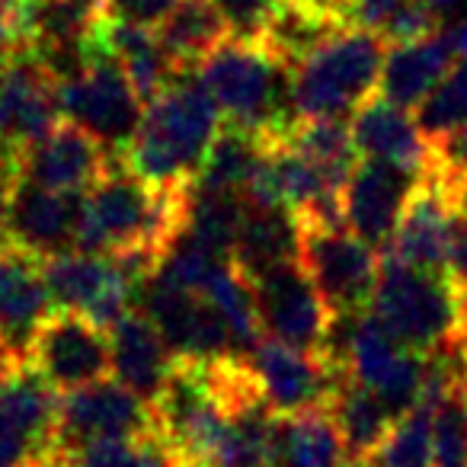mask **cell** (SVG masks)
Here are the masks:
<instances>
[{"label": "cell", "mask_w": 467, "mask_h": 467, "mask_svg": "<svg viewBox=\"0 0 467 467\" xmlns=\"http://www.w3.org/2000/svg\"><path fill=\"white\" fill-rule=\"evenodd\" d=\"M221 125L224 116L199 74L180 71L167 90L148 103L122 163L157 189H186L199 180Z\"/></svg>", "instance_id": "cell-1"}, {"label": "cell", "mask_w": 467, "mask_h": 467, "mask_svg": "<svg viewBox=\"0 0 467 467\" xmlns=\"http://www.w3.org/2000/svg\"><path fill=\"white\" fill-rule=\"evenodd\" d=\"M186 189H157L122 161L84 192L78 250L103 256L148 254L163 260L186 227Z\"/></svg>", "instance_id": "cell-2"}, {"label": "cell", "mask_w": 467, "mask_h": 467, "mask_svg": "<svg viewBox=\"0 0 467 467\" xmlns=\"http://www.w3.org/2000/svg\"><path fill=\"white\" fill-rule=\"evenodd\" d=\"M199 80L227 125L285 135L295 122V67L263 42L227 39L202 61Z\"/></svg>", "instance_id": "cell-3"}, {"label": "cell", "mask_w": 467, "mask_h": 467, "mask_svg": "<svg viewBox=\"0 0 467 467\" xmlns=\"http://www.w3.org/2000/svg\"><path fill=\"white\" fill-rule=\"evenodd\" d=\"M371 314L420 356L451 352L464 337V305L451 275L422 273L390 256H381Z\"/></svg>", "instance_id": "cell-4"}, {"label": "cell", "mask_w": 467, "mask_h": 467, "mask_svg": "<svg viewBox=\"0 0 467 467\" xmlns=\"http://www.w3.org/2000/svg\"><path fill=\"white\" fill-rule=\"evenodd\" d=\"M388 42L368 29H339L295 67V116L349 122L381 80Z\"/></svg>", "instance_id": "cell-5"}, {"label": "cell", "mask_w": 467, "mask_h": 467, "mask_svg": "<svg viewBox=\"0 0 467 467\" xmlns=\"http://www.w3.org/2000/svg\"><path fill=\"white\" fill-rule=\"evenodd\" d=\"M343 339L333 343L330 356L388 407L394 420L422 403L426 388V356L407 349L371 311L343 320Z\"/></svg>", "instance_id": "cell-6"}, {"label": "cell", "mask_w": 467, "mask_h": 467, "mask_svg": "<svg viewBox=\"0 0 467 467\" xmlns=\"http://www.w3.org/2000/svg\"><path fill=\"white\" fill-rule=\"evenodd\" d=\"M141 97L135 93L131 80L119 67V61L106 52L99 39V55L80 78L61 84V112L65 122L78 125L93 138L106 154L122 161L141 129Z\"/></svg>", "instance_id": "cell-7"}, {"label": "cell", "mask_w": 467, "mask_h": 467, "mask_svg": "<svg viewBox=\"0 0 467 467\" xmlns=\"http://www.w3.org/2000/svg\"><path fill=\"white\" fill-rule=\"evenodd\" d=\"M250 285H254L263 337L301 352H327L330 356L339 317L330 311L324 295L317 292L305 263H279Z\"/></svg>", "instance_id": "cell-8"}, {"label": "cell", "mask_w": 467, "mask_h": 467, "mask_svg": "<svg viewBox=\"0 0 467 467\" xmlns=\"http://www.w3.org/2000/svg\"><path fill=\"white\" fill-rule=\"evenodd\" d=\"M301 263L339 320L371 311L381 254L346 224H301Z\"/></svg>", "instance_id": "cell-9"}, {"label": "cell", "mask_w": 467, "mask_h": 467, "mask_svg": "<svg viewBox=\"0 0 467 467\" xmlns=\"http://www.w3.org/2000/svg\"><path fill=\"white\" fill-rule=\"evenodd\" d=\"M154 407L119 381H97L90 388L71 390L58 403V429H55L52 454H65L74 448L97 445V441H122L154 435Z\"/></svg>", "instance_id": "cell-10"}, {"label": "cell", "mask_w": 467, "mask_h": 467, "mask_svg": "<svg viewBox=\"0 0 467 467\" xmlns=\"http://www.w3.org/2000/svg\"><path fill=\"white\" fill-rule=\"evenodd\" d=\"M260 394L275 416L301 413L311 407H330L333 390L343 378V365L327 352H301L285 343L260 337L247 352Z\"/></svg>", "instance_id": "cell-11"}, {"label": "cell", "mask_w": 467, "mask_h": 467, "mask_svg": "<svg viewBox=\"0 0 467 467\" xmlns=\"http://www.w3.org/2000/svg\"><path fill=\"white\" fill-rule=\"evenodd\" d=\"M138 311L157 327L176 362H212L237 356L221 314L202 295L186 292L157 273L144 285Z\"/></svg>", "instance_id": "cell-12"}, {"label": "cell", "mask_w": 467, "mask_h": 467, "mask_svg": "<svg viewBox=\"0 0 467 467\" xmlns=\"http://www.w3.org/2000/svg\"><path fill=\"white\" fill-rule=\"evenodd\" d=\"M458 221L461 218L451 205L445 176L426 163V170L416 180L413 195H410L407 208L400 214L394 241L388 244V250L381 256H390V260L422 269V273L451 275Z\"/></svg>", "instance_id": "cell-13"}, {"label": "cell", "mask_w": 467, "mask_h": 467, "mask_svg": "<svg viewBox=\"0 0 467 467\" xmlns=\"http://www.w3.org/2000/svg\"><path fill=\"white\" fill-rule=\"evenodd\" d=\"M26 365H33L61 394L106 381L112 371L109 330L80 314L52 311V317L42 324L36 337Z\"/></svg>", "instance_id": "cell-14"}, {"label": "cell", "mask_w": 467, "mask_h": 467, "mask_svg": "<svg viewBox=\"0 0 467 467\" xmlns=\"http://www.w3.org/2000/svg\"><path fill=\"white\" fill-rule=\"evenodd\" d=\"M80 218H84L80 192H52L16 180L7 199V241L10 247L42 263L55 260L78 250Z\"/></svg>", "instance_id": "cell-15"}, {"label": "cell", "mask_w": 467, "mask_h": 467, "mask_svg": "<svg viewBox=\"0 0 467 467\" xmlns=\"http://www.w3.org/2000/svg\"><path fill=\"white\" fill-rule=\"evenodd\" d=\"M61 122L65 112L58 80L26 48L10 55L0 87V144L16 154L55 131Z\"/></svg>", "instance_id": "cell-16"}, {"label": "cell", "mask_w": 467, "mask_h": 467, "mask_svg": "<svg viewBox=\"0 0 467 467\" xmlns=\"http://www.w3.org/2000/svg\"><path fill=\"white\" fill-rule=\"evenodd\" d=\"M14 157H16V180L52 189V192H80V195L90 186H97L119 163L87 131H80L71 122H61L55 131H48L46 138H39L29 148L16 150Z\"/></svg>", "instance_id": "cell-17"}, {"label": "cell", "mask_w": 467, "mask_h": 467, "mask_svg": "<svg viewBox=\"0 0 467 467\" xmlns=\"http://www.w3.org/2000/svg\"><path fill=\"white\" fill-rule=\"evenodd\" d=\"M416 173L390 163L358 161L343 189V221L358 241L384 254L416 189Z\"/></svg>", "instance_id": "cell-18"}, {"label": "cell", "mask_w": 467, "mask_h": 467, "mask_svg": "<svg viewBox=\"0 0 467 467\" xmlns=\"http://www.w3.org/2000/svg\"><path fill=\"white\" fill-rule=\"evenodd\" d=\"M52 311L42 260L16 247L0 250V346L20 365L29 362L36 337Z\"/></svg>", "instance_id": "cell-19"}, {"label": "cell", "mask_w": 467, "mask_h": 467, "mask_svg": "<svg viewBox=\"0 0 467 467\" xmlns=\"http://www.w3.org/2000/svg\"><path fill=\"white\" fill-rule=\"evenodd\" d=\"M349 135L358 161L390 163L416 176H422L429 163V144L416 119L381 97H371L358 106L349 119Z\"/></svg>", "instance_id": "cell-20"}, {"label": "cell", "mask_w": 467, "mask_h": 467, "mask_svg": "<svg viewBox=\"0 0 467 467\" xmlns=\"http://www.w3.org/2000/svg\"><path fill=\"white\" fill-rule=\"evenodd\" d=\"M109 349L116 381L154 407L176 365L173 352L167 349L157 327L135 307L119 324L109 327Z\"/></svg>", "instance_id": "cell-21"}, {"label": "cell", "mask_w": 467, "mask_h": 467, "mask_svg": "<svg viewBox=\"0 0 467 467\" xmlns=\"http://www.w3.org/2000/svg\"><path fill=\"white\" fill-rule=\"evenodd\" d=\"M458 52H454L448 33L429 36V39L394 46L384 58L378 93L388 103L413 112L432 97V90L454 71Z\"/></svg>", "instance_id": "cell-22"}, {"label": "cell", "mask_w": 467, "mask_h": 467, "mask_svg": "<svg viewBox=\"0 0 467 467\" xmlns=\"http://www.w3.org/2000/svg\"><path fill=\"white\" fill-rule=\"evenodd\" d=\"M58 390L33 368L16 365V371L0 384V426L23 441L33 458H48L58 429Z\"/></svg>", "instance_id": "cell-23"}, {"label": "cell", "mask_w": 467, "mask_h": 467, "mask_svg": "<svg viewBox=\"0 0 467 467\" xmlns=\"http://www.w3.org/2000/svg\"><path fill=\"white\" fill-rule=\"evenodd\" d=\"M269 467H352L330 407L275 416Z\"/></svg>", "instance_id": "cell-24"}, {"label": "cell", "mask_w": 467, "mask_h": 467, "mask_svg": "<svg viewBox=\"0 0 467 467\" xmlns=\"http://www.w3.org/2000/svg\"><path fill=\"white\" fill-rule=\"evenodd\" d=\"M288 260H301V224L288 208H254L247 205L237 247L231 263L254 282L273 266Z\"/></svg>", "instance_id": "cell-25"}, {"label": "cell", "mask_w": 467, "mask_h": 467, "mask_svg": "<svg viewBox=\"0 0 467 467\" xmlns=\"http://www.w3.org/2000/svg\"><path fill=\"white\" fill-rule=\"evenodd\" d=\"M330 413L337 420L339 432L346 441V454H349V464L358 467L378 451V448L388 441V435L394 432V416L388 413L381 400H378L375 390H368L365 384H358L356 378L346 375L339 378L337 390H333Z\"/></svg>", "instance_id": "cell-26"}, {"label": "cell", "mask_w": 467, "mask_h": 467, "mask_svg": "<svg viewBox=\"0 0 467 467\" xmlns=\"http://www.w3.org/2000/svg\"><path fill=\"white\" fill-rule=\"evenodd\" d=\"M99 39H103L106 52L119 61V67L125 71V78L131 80L135 93L141 97V103H154L167 84L176 78V67L170 61V55L163 52L161 39L154 29H138L125 26V23H99Z\"/></svg>", "instance_id": "cell-27"}, {"label": "cell", "mask_w": 467, "mask_h": 467, "mask_svg": "<svg viewBox=\"0 0 467 467\" xmlns=\"http://www.w3.org/2000/svg\"><path fill=\"white\" fill-rule=\"evenodd\" d=\"M157 39L176 71H199L202 61L224 46L231 33L212 0H180V7L157 29Z\"/></svg>", "instance_id": "cell-28"}, {"label": "cell", "mask_w": 467, "mask_h": 467, "mask_svg": "<svg viewBox=\"0 0 467 467\" xmlns=\"http://www.w3.org/2000/svg\"><path fill=\"white\" fill-rule=\"evenodd\" d=\"M275 135H263L254 129H241V125H221L218 138H214L212 150H208L202 173L192 186L208 189V192H244L250 176L256 173L260 161L266 157L269 144Z\"/></svg>", "instance_id": "cell-29"}, {"label": "cell", "mask_w": 467, "mask_h": 467, "mask_svg": "<svg viewBox=\"0 0 467 467\" xmlns=\"http://www.w3.org/2000/svg\"><path fill=\"white\" fill-rule=\"evenodd\" d=\"M282 141L298 150L301 157H307L314 167H320L339 186H346V180L358 163L349 122H339V119H295L282 135Z\"/></svg>", "instance_id": "cell-30"}, {"label": "cell", "mask_w": 467, "mask_h": 467, "mask_svg": "<svg viewBox=\"0 0 467 467\" xmlns=\"http://www.w3.org/2000/svg\"><path fill=\"white\" fill-rule=\"evenodd\" d=\"M48 458H58L61 467H186V458L161 432L141 439L97 441Z\"/></svg>", "instance_id": "cell-31"}, {"label": "cell", "mask_w": 467, "mask_h": 467, "mask_svg": "<svg viewBox=\"0 0 467 467\" xmlns=\"http://www.w3.org/2000/svg\"><path fill=\"white\" fill-rule=\"evenodd\" d=\"M358 467H432V407L420 403L400 416L388 441Z\"/></svg>", "instance_id": "cell-32"}, {"label": "cell", "mask_w": 467, "mask_h": 467, "mask_svg": "<svg viewBox=\"0 0 467 467\" xmlns=\"http://www.w3.org/2000/svg\"><path fill=\"white\" fill-rule=\"evenodd\" d=\"M416 125H420L426 144H435L448 138L451 131L467 125V65L458 61L454 71L432 90V97L416 109Z\"/></svg>", "instance_id": "cell-33"}, {"label": "cell", "mask_w": 467, "mask_h": 467, "mask_svg": "<svg viewBox=\"0 0 467 467\" xmlns=\"http://www.w3.org/2000/svg\"><path fill=\"white\" fill-rule=\"evenodd\" d=\"M432 467H467V378L432 407Z\"/></svg>", "instance_id": "cell-34"}, {"label": "cell", "mask_w": 467, "mask_h": 467, "mask_svg": "<svg viewBox=\"0 0 467 467\" xmlns=\"http://www.w3.org/2000/svg\"><path fill=\"white\" fill-rule=\"evenodd\" d=\"M212 4L218 7L231 39L244 42H260L275 14L285 7V0H212Z\"/></svg>", "instance_id": "cell-35"}, {"label": "cell", "mask_w": 467, "mask_h": 467, "mask_svg": "<svg viewBox=\"0 0 467 467\" xmlns=\"http://www.w3.org/2000/svg\"><path fill=\"white\" fill-rule=\"evenodd\" d=\"M180 7V0H103V20L125 23L138 29H161L167 16Z\"/></svg>", "instance_id": "cell-36"}, {"label": "cell", "mask_w": 467, "mask_h": 467, "mask_svg": "<svg viewBox=\"0 0 467 467\" xmlns=\"http://www.w3.org/2000/svg\"><path fill=\"white\" fill-rule=\"evenodd\" d=\"M451 282L461 295V305H464V324H467V221H458V234H454Z\"/></svg>", "instance_id": "cell-37"}, {"label": "cell", "mask_w": 467, "mask_h": 467, "mask_svg": "<svg viewBox=\"0 0 467 467\" xmlns=\"http://www.w3.org/2000/svg\"><path fill=\"white\" fill-rule=\"evenodd\" d=\"M26 461H33V451L0 426V467H23Z\"/></svg>", "instance_id": "cell-38"}, {"label": "cell", "mask_w": 467, "mask_h": 467, "mask_svg": "<svg viewBox=\"0 0 467 467\" xmlns=\"http://www.w3.org/2000/svg\"><path fill=\"white\" fill-rule=\"evenodd\" d=\"M448 39H451V46H454V52H458V58L467 65V20L464 23H458V26L448 33Z\"/></svg>", "instance_id": "cell-39"}, {"label": "cell", "mask_w": 467, "mask_h": 467, "mask_svg": "<svg viewBox=\"0 0 467 467\" xmlns=\"http://www.w3.org/2000/svg\"><path fill=\"white\" fill-rule=\"evenodd\" d=\"M16 365H20V362H16V358L10 356V352L4 349V346H0V384H4L10 375H14V371H16Z\"/></svg>", "instance_id": "cell-40"}, {"label": "cell", "mask_w": 467, "mask_h": 467, "mask_svg": "<svg viewBox=\"0 0 467 467\" xmlns=\"http://www.w3.org/2000/svg\"><path fill=\"white\" fill-rule=\"evenodd\" d=\"M7 170H16V157H14V150H7L0 144V173H7Z\"/></svg>", "instance_id": "cell-41"}, {"label": "cell", "mask_w": 467, "mask_h": 467, "mask_svg": "<svg viewBox=\"0 0 467 467\" xmlns=\"http://www.w3.org/2000/svg\"><path fill=\"white\" fill-rule=\"evenodd\" d=\"M23 467H61V464H58V458H33V461H26Z\"/></svg>", "instance_id": "cell-42"}, {"label": "cell", "mask_w": 467, "mask_h": 467, "mask_svg": "<svg viewBox=\"0 0 467 467\" xmlns=\"http://www.w3.org/2000/svg\"><path fill=\"white\" fill-rule=\"evenodd\" d=\"M4 74H7V58L0 55V87H4Z\"/></svg>", "instance_id": "cell-43"}]
</instances>
